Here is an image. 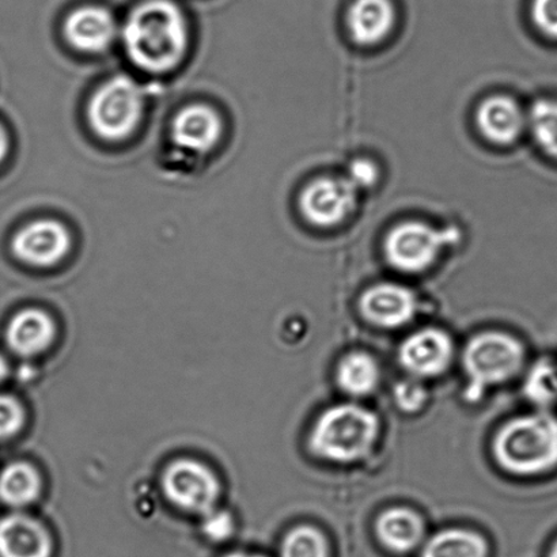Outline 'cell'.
Returning <instances> with one entry per match:
<instances>
[{"mask_svg": "<svg viewBox=\"0 0 557 557\" xmlns=\"http://www.w3.org/2000/svg\"><path fill=\"white\" fill-rule=\"evenodd\" d=\"M123 41L128 58L139 69L168 73L187 51V20L173 0H144L127 16Z\"/></svg>", "mask_w": 557, "mask_h": 557, "instance_id": "obj_1", "label": "cell"}, {"mask_svg": "<svg viewBox=\"0 0 557 557\" xmlns=\"http://www.w3.org/2000/svg\"><path fill=\"white\" fill-rule=\"evenodd\" d=\"M496 462L517 476H539L557 468V414L539 409L507 422L494 440Z\"/></svg>", "mask_w": 557, "mask_h": 557, "instance_id": "obj_2", "label": "cell"}, {"mask_svg": "<svg viewBox=\"0 0 557 557\" xmlns=\"http://www.w3.org/2000/svg\"><path fill=\"white\" fill-rule=\"evenodd\" d=\"M380 433L375 413L354 404L326 409L310 434L314 455L335 462H352L368 456Z\"/></svg>", "mask_w": 557, "mask_h": 557, "instance_id": "obj_3", "label": "cell"}, {"mask_svg": "<svg viewBox=\"0 0 557 557\" xmlns=\"http://www.w3.org/2000/svg\"><path fill=\"white\" fill-rule=\"evenodd\" d=\"M525 349L516 337L500 332H484L468 343L462 355L468 376V400L478 401L490 386L504 384L520 373Z\"/></svg>", "mask_w": 557, "mask_h": 557, "instance_id": "obj_4", "label": "cell"}, {"mask_svg": "<svg viewBox=\"0 0 557 557\" xmlns=\"http://www.w3.org/2000/svg\"><path fill=\"white\" fill-rule=\"evenodd\" d=\"M144 106L140 86L127 75H117L91 98L89 122L102 139L122 140L138 127Z\"/></svg>", "mask_w": 557, "mask_h": 557, "instance_id": "obj_5", "label": "cell"}, {"mask_svg": "<svg viewBox=\"0 0 557 557\" xmlns=\"http://www.w3.org/2000/svg\"><path fill=\"white\" fill-rule=\"evenodd\" d=\"M456 239L455 231L440 232L422 222H406L387 234L385 255L396 270L419 274L434 263L442 248Z\"/></svg>", "mask_w": 557, "mask_h": 557, "instance_id": "obj_6", "label": "cell"}, {"mask_svg": "<svg viewBox=\"0 0 557 557\" xmlns=\"http://www.w3.org/2000/svg\"><path fill=\"white\" fill-rule=\"evenodd\" d=\"M168 499L178 509L195 515H207L214 510L220 496V483L215 474L203 463L178 460L168 467L162 480Z\"/></svg>", "mask_w": 557, "mask_h": 557, "instance_id": "obj_7", "label": "cell"}, {"mask_svg": "<svg viewBox=\"0 0 557 557\" xmlns=\"http://www.w3.org/2000/svg\"><path fill=\"white\" fill-rule=\"evenodd\" d=\"M357 203V187L348 178L322 177L300 196L306 220L320 227L336 226L351 214Z\"/></svg>", "mask_w": 557, "mask_h": 557, "instance_id": "obj_8", "label": "cell"}, {"mask_svg": "<svg viewBox=\"0 0 557 557\" xmlns=\"http://www.w3.org/2000/svg\"><path fill=\"white\" fill-rule=\"evenodd\" d=\"M71 237L62 223L42 220L30 223L15 234L13 252L26 264L51 267L69 253Z\"/></svg>", "mask_w": 557, "mask_h": 557, "instance_id": "obj_9", "label": "cell"}, {"mask_svg": "<svg viewBox=\"0 0 557 557\" xmlns=\"http://www.w3.org/2000/svg\"><path fill=\"white\" fill-rule=\"evenodd\" d=\"M453 342L446 332L429 327L409 336L401 344L398 359L404 369L422 379L436 376L449 368Z\"/></svg>", "mask_w": 557, "mask_h": 557, "instance_id": "obj_10", "label": "cell"}, {"mask_svg": "<svg viewBox=\"0 0 557 557\" xmlns=\"http://www.w3.org/2000/svg\"><path fill=\"white\" fill-rule=\"evenodd\" d=\"M360 311L370 324L396 330L413 319L417 313V298L411 289L400 284H375L360 298Z\"/></svg>", "mask_w": 557, "mask_h": 557, "instance_id": "obj_11", "label": "cell"}, {"mask_svg": "<svg viewBox=\"0 0 557 557\" xmlns=\"http://www.w3.org/2000/svg\"><path fill=\"white\" fill-rule=\"evenodd\" d=\"M64 35L82 52L98 53L111 47L117 35L116 20L101 5H82L65 20Z\"/></svg>", "mask_w": 557, "mask_h": 557, "instance_id": "obj_12", "label": "cell"}, {"mask_svg": "<svg viewBox=\"0 0 557 557\" xmlns=\"http://www.w3.org/2000/svg\"><path fill=\"white\" fill-rule=\"evenodd\" d=\"M222 134V123L215 111L206 106H190L177 113L173 122L174 144L182 149L206 154L214 149Z\"/></svg>", "mask_w": 557, "mask_h": 557, "instance_id": "obj_13", "label": "cell"}, {"mask_svg": "<svg viewBox=\"0 0 557 557\" xmlns=\"http://www.w3.org/2000/svg\"><path fill=\"white\" fill-rule=\"evenodd\" d=\"M52 542L46 528L22 515L0 520V557H51Z\"/></svg>", "mask_w": 557, "mask_h": 557, "instance_id": "obj_14", "label": "cell"}, {"mask_svg": "<svg viewBox=\"0 0 557 557\" xmlns=\"http://www.w3.org/2000/svg\"><path fill=\"white\" fill-rule=\"evenodd\" d=\"M523 113L510 97H490L480 106L478 125L482 134L494 144L509 145L522 133Z\"/></svg>", "mask_w": 557, "mask_h": 557, "instance_id": "obj_15", "label": "cell"}, {"mask_svg": "<svg viewBox=\"0 0 557 557\" xmlns=\"http://www.w3.org/2000/svg\"><path fill=\"white\" fill-rule=\"evenodd\" d=\"M395 24L391 0H355L348 13V27L360 46H374L389 35Z\"/></svg>", "mask_w": 557, "mask_h": 557, "instance_id": "obj_16", "label": "cell"}, {"mask_svg": "<svg viewBox=\"0 0 557 557\" xmlns=\"http://www.w3.org/2000/svg\"><path fill=\"white\" fill-rule=\"evenodd\" d=\"M8 343L22 357L46 351L54 337L51 317L38 309H26L16 314L8 327Z\"/></svg>", "mask_w": 557, "mask_h": 557, "instance_id": "obj_17", "label": "cell"}, {"mask_svg": "<svg viewBox=\"0 0 557 557\" xmlns=\"http://www.w3.org/2000/svg\"><path fill=\"white\" fill-rule=\"evenodd\" d=\"M376 536L387 549L395 553H409L422 542L424 527L422 518L408 509H391L379 517Z\"/></svg>", "mask_w": 557, "mask_h": 557, "instance_id": "obj_18", "label": "cell"}, {"mask_svg": "<svg viewBox=\"0 0 557 557\" xmlns=\"http://www.w3.org/2000/svg\"><path fill=\"white\" fill-rule=\"evenodd\" d=\"M379 363L368 352L355 351L346 355L337 366L336 380L342 391L349 396H368L379 386Z\"/></svg>", "mask_w": 557, "mask_h": 557, "instance_id": "obj_19", "label": "cell"}, {"mask_svg": "<svg viewBox=\"0 0 557 557\" xmlns=\"http://www.w3.org/2000/svg\"><path fill=\"white\" fill-rule=\"evenodd\" d=\"M488 547L480 534L466 529H446L424 545L422 557H485Z\"/></svg>", "mask_w": 557, "mask_h": 557, "instance_id": "obj_20", "label": "cell"}, {"mask_svg": "<svg viewBox=\"0 0 557 557\" xmlns=\"http://www.w3.org/2000/svg\"><path fill=\"white\" fill-rule=\"evenodd\" d=\"M41 491V479L29 463H11L0 474V499L5 505L22 507L37 499Z\"/></svg>", "mask_w": 557, "mask_h": 557, "instance_id": "obj_21", "label": "cell"}, {"mask_svg": "<svg viewBox=\"0 0 557 557\" xmlns=\"http://www.w3.org/2000/svg\"><path fill=\"white\" fill-rule=\"evenodd\" d=\"M523 392L534 406L553 411L557 406V360L540 359L527 376Z\"/></svg>", "mask_w": 557, "mask_h": 557, "instance_id": "obj_22", "label": "cell"}, {"mask_svg": "<svg viewBox=\"0 0 557 557\" xmlns=\"http://www.w3.org/2000/svg\"><path fill=\"white\" fill-rule=\"evenodd\" d=\"M281 557H330V547L319 529L302 525L284 539Z\"/></svg>", "mask_w": 557, "mask_h": 557, "instance_id": "obj_23", "label": "cell"}, {"mask_svg": "<svg viewBox=\"0 0 557 557\" xmlns=\"http://www.w3.org/2000/svg\"><path fill=\"white\" fill-rule=\"evenodd\" d=\"M529 123L543 150L557 158V102L540 100L534 103L529 114Z\"/></svg>", "mask_w": 557, "mask_h": 557, "instance_id": "obj_24", "label": "cell"}, {"mask_svg": "<svg viewBox=\"0 0 557 557\" xmlns=\"http://www.w3.org/2000/svg\"><path fill=\"white\" fill-rule=\"evenodd\" d=\"M24 423V411L20 403L9 396H0V438L18 433Z\"/></svg>", "mask_w": 557, "mask_h": 557, "instance_id": "obj_25", "label": "cell"}, {"mask_svg": "<svg viewBox=\"0 0 557 557\" xmlns=\"http://www.w3.org/2000/svg\"><path fill=\"white\" fill-rule=\"evenodd\" d=\"M428 392L418 382L403 381L396 386L395 400L406 412H417L424 406Z\"/></svg>", "mask_w": 557, "mask_h": 557, "instance_id": "obj_26", "label": "cell"}, {"mask_svg": "<svg viewBox=\"0 0 557 557\" xmlns=\"http://www.w3.org/2000/svg\"><path fill=\"white\" fill-rule=\"evenodd\" d=\"M203 533L212 542H223L231 537L233 532V520L231 515L226 511L211 510L205 515Z\"/></svg>", "mask_w": 557, "mask_h": 557, "instance_id": "obj_27", "label": "cell"}, {"mask_svg": "<svg viewBox=\"0 0 557 557\" xmlns=\"http://www.w3.org/2000/svg\"><path fill=\"white\" fill-rule=\"evenodd\" d=\"M533 20L545 35L557 38V0H534Z\"/></svg>", "mask_w": 557, "mask_h": 557, "instance_id": "obj_28", "label": "cell"}, {"mask_svg": "<svg viewBox=\"0 0 557 557\" xmlns=\"http://www.w3.org/2000/svg\"><path fill=\"white\" fill-rule=\"evenodd\" d=\"M348 180L357 188L371 187L379 178V169L374 165V162L364 160V158H358L351 162L348 168Z\"/></svg>", "mask_w": 557, "mask_h": 557, "instance_id": "obj_29", "label": "cell"}, {"mask_svg": "<svg viewBox=\"0 0 557 557\" xmlns=\"http://www.w3.org/2000/svg\"><path fill=\"white\" fill-rule=\"evenodd\" d=\"M9 150V140L8 135H5L2 125H0V162L4 160L5 154H8Z\"/></svg>", "mask_w": 557, "mask_h": 557, "instance_id": "obj_30", "label": "cell"}, {"mask_svg": "<svg viewBox=\"0 0 557 557\" xmlns=\"http://www.w3.org/2000/svg\"><path fill=\"white\" fill-rule=\"evenodd\" d=\"M8 363H5V360L2 357H0V382H2L5 379V376H8Z\"/></svg>", "mask_w": 557, "mask_h": 557, "instance_id": "obj_31", "label": "cell"}, {"mask_svg": "<svg viewBox=\"0 0 557 557\" xmlns=\"http://www.w3.org/2000/svg\"><path fill=\"white\" fill-rule=\"evenodd\" d=\"M226 557H264V556L236 553V554L227 555Z\"/></svg>", "mask_w": 557, "mask_h": 557, "instance_id": "obj_32", "label": "cell"}, {"mask_svg": "<svg viewBox=\"0 0 557 557\" xmlns=\"http://www.w3.org/2000/svg\"><path fill=\"white\" fill-rule=\"evenodd\" d=\"M548 557H557V540L553 545V548H550Z\"/></svg>", "mask_w": 557, "mask_h": 557, "instance_id": "obj_33", "label": "cell"}]
</instances>
